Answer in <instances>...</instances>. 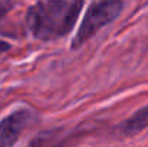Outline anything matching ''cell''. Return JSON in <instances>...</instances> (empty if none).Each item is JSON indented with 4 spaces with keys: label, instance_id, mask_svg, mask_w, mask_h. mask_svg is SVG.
I'll use <instances>...</instances> for the list:
<instances>
[{
    "label": "cell",
    "instance_id": "obj_1",
    "mask_svg": "<svg viewBox=\"0 0 148 147\" xmlns=\"http://www.w3.org/2000/svg\"><path fill=\"white\" fill-rule=\"evenodd\" d=\"M82 7L84 1L81 0L38 1L27 9V29L39 41H56L73 29Z\"/></svg>",
    "mask_w": 148,
    "mask_h": 147
},
{
    "label": "cell",
    "instance_id": "obj_2",
    "mask_svg": "<svg viewBox=\"0 0 148 147\" xmlns=\"http://www.w3.org/2000/svg\"><path fill=\"white\" fill-rule=\"evenodd\" d=\"M124 6H125L124 1H118V0L91 3L88 10L85 12L82 23L72 41V48H81L85 42H88L91 38H94L103 26L109 25L112 20H115L121 14Z\"/></svg>",
    "mask_w": 148,
    "mask_h": 147
},
{
    "label": "cell",
    "instance_id": "obj_3",
    "mask_svg": "<svg viewBox=\"0 0 148 147\" xmlns=\"http://www.w3.org/2000/svg\"><path fill=\"white\" fill-rule=\"evenodd\" d=\"M35 114L27 108H17L0 121V147H13Z\"/></svg>",
    "mask_w": 148,
    "mask_h": 147
},
{
    "label": "cell",
    "instance_id": "obj_4",
    "mask_svg": "<svg viewBox=\"0 0 148 147\" xmlns=\"http://www.w3.org/2000/svg\"><path fill=\"white\" fill-rule=\"evenodd\" d=\"M148 127V105L140 108L138 111H135L130 118L124 120L119 126H118V131L119 134L125 136V137H131L135 136L141 131H144Z\"/></svg>",
    "mask_w": 148,
    "mask_h": 147
},
{
    "label": "cell",
    "instance_id": "obj_5",
    "mask_svg": "<svg viewBox=\"0 0 148 147\" xmlns=\"http://www.w3.org/2000/svg\"><path fill=\"white\" fill-rule=\"evenodd\" d=\"M13 7H14V3L12 1H0V19H3Z\"/></svg>",
    "mask_w": 148,
    "mask_h": 147
},
{
    "label": "cell",
    "instance_id": "obj_6",
    "mask_svg": "<svg viewBox=\"0 0 148 147\" xmlns=\"http://www.w3.org/2000/svg\"><path fill=\"white\" fill-rule=\"evenodd\" d=\"M10 48H12V45H10L9 42L0 41V55L4 53V52H7V50H10Z\"/></svg>",
    "mask_w": 148,
    "mask_h": 147
}]
</instances>
